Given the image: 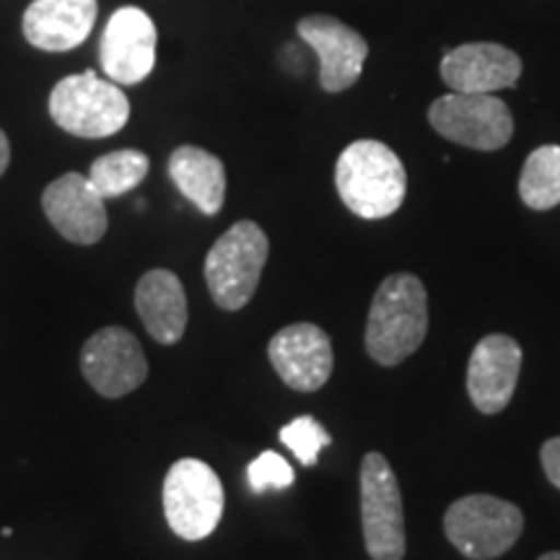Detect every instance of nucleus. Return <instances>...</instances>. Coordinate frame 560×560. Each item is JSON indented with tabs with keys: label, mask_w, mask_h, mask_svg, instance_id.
Instances as JSON below:
<instances>
[{
	"label": "nucleus",
	"mask_w": 560,
	"mask_h": 560,
	"mask_svg": "<svg viewBox=\"0 0 560 560\" xmlns=\"http://www.w3.org/2000/svg\"><path fill=\"white\" fill-rule=\"evenodd\" d=\"M429 332V293L412 272H395L374 293L366 322V353L382 366H400Z\"/></svg>",
	"instance_id": "1"
},
{
	"label": "nucleus",
	"mask_w": 560,
	"mask_h": 560,
	"mask_svg": "<svg viewBox=\"0 0 560 560\" xmlns=\"http://www.w3.org/2000/svg\"><path fill=\"white\" fill-rule=\"evenodd\" d=\"M335 185L350 213L376 221L400 210L408 192V172L389 145L380 140H355L340 153Z\"/></svg>",
	"instance_id": "2"
},
{
	"label": "nucleus",
	"mask_w": 560,
	"mask_h": 560,
	"mask_svg": "<svg viewBox=\"0 0 560 560\" xmlns=\"http://www.w3.org/2000/svg\"><path fill=\"white\" fill-rule=\"evenodd\" d=\"M270 255L268 234L255 221L234 223L206 257V283L215 304L240 312L255 296Z\"/></svg>",
	"instance_id": "3"
},
{
	"label": "nucleus",
	"mask_w": 560,
	"mask_h": 560,
	"mask_svg": "<svg viewBox=\"0 0 560 560\" xmlns=\"http://www.w3.org/2000/svg\"><path fill=\"white\" fill-rule=\"evenodd\" d=\"M50 115L60 130L79 138H109L130 120V102L115 81L94 70L62 79L50 94Z\"/></svg>",
	"instance_id": "4"
},
{
	"label": "nucleus",
	"mask_w": 560,
	"mask_h": 560,
	"mask_svg": "<svg viewBox=\"0 0 560 560\" xmlns=\"http://www.w3.org/2000/svg\"><path fill=\"white\" fill-rule=\"evenodd\" d=\"M166 524L182 540L198 542L215 532L223 516V486L202 459H177L164 478Z\"/></svg>",
	"instance_id": "5"
},
{
	"label": "nucleus",
	"mask_w": 560,
	"mask_h": 560,
	"mask_svg": "<svg viewBox=\"0 0 560 560\" xmlns=\"http://www.w3.org/2000/svg\"><path fill=\"white\" fill-rule=\"evenodd\" d=\"M450 542L470 560H493L514 548L524 532V514L495 495L472 493L454 501L444 516Z\"/></svg>",
	"instance_id": "6"
},
{
	"label": "nucleus",
	"mask_w": 560,
	"mask_h": 560,
	"mask_svg": "<svg viewBox=\"0 0 560 560\" xmlns=\"http://www.w3.org/2000/svg\"><path fill=\"white\" fill-rule=\"evenodd\" d=\"M361 522L371 560L405 558L408 540L400 482L380 452H369L361 462Z\"/></svg>",
	"instance_id": "7"
},
{
	"label": "nucleus",
	"mask_w": 560,
	"mask_h": 560,
	"mask_svg": "<svg viewBox=\"0 0 560 560\" xmlns=\"http://www.w3.org/2000/svg\"><path fill=\"white\" fill-rule=\"evenodd\" d=\"M429 122L441 138L472 151H499L514 136L509 104L493 94L439 96L429 107Z\"/></svg>",
	"instance_id": "8"
},
{
	"label": "nucleus",
	"mask_w": 560,
	"mask_h": 560,
	"mask_svg": "<svg viewBox=\"0 0 560 560\" xmlns=\"http://www.w3.org/2000/svg\"><path fill=\"white\" fill-rule=\"evenodd\" d=\"M81 371L102 397L130 395L149 376V361L136 335L125 327H104L81 350Z\"/></svg>",
	"instance_id": "9"
},
{
	"label": "nucleus",
	"mask_w": 560,
	"mask_h": 560,
	"mask_svg": "<svg viewBox=\"0 0 560 560\" xmlns=\"http://www.w3.org/2000/svg\"><path fill=\"white\" fill-rule=\"evenodd\" d=\"M156 24L143 9L125 5L112 13L100 45L102 70L107 79L122 86H136L149 79L156 66Z\"/></svg>",
	"instance_id": "10"
},
{
	"label": "nucleus",
	"mask_w": 560,
	"mask_h": 560,
	"mask_svg": "<svg viewBox=\"0 0 560 560\" xmlns=\"http://www.w3.org/2000/svg\"><path fill=\"white\" fill-rule=\"evenodd\" d=\"M268 359L280 380L296 392L322 389L335 369L330 335L312 322H296L276 332Z\"/></svg>",
	"instance_id": "11"
},
{
	"label": "nucleus",
	"mask_w": 560,
	"mask_h": 560,
	"mask_svg": "<svg viewBox=\"0 0 560 560\" xmlns=\"http://www.w3.org/2000/svg\"><path fill=\"white\" fill-rule=\"evenodd\" d=\"M299 37L317 52L319 83L330 94H340L361 79L369 58V42L335 16H306L296 26Z\"/></svg>",
	"instance_id": "12"
},
{
	"label": "nucleus",
	"mask_w": 560,
	"mask_h": 560,
	"mask_svg": "<svg viewBox=\"0 0 560 560\" xmlns=\"http://www.w3.org/2000/svg\"><path fill=\"white\" fill-rule=\"evenodd\" d=\"M42 208L62 240L81 244V247L96 244L107 234L109 221L104 198L96 192L86 174L68 172L52 185H47L42 195Z\"/></svg>",
	"instance_id": "13"
},
{
	"label": "nucleus",
	"mask_w": 560,
	"mask_h": 560,
	"mask_svg": "<svg viewBox=\"0 0 560 560\" xmlns=\"http://www.w3.org/2000/svg\"><path fill=\"white\" fill-rule=\"evenodd\" d=\"M522 371V346L509 335L493 332L475 346L467 366V395L486 416L506 410L514 400Z\"/></svg>",
	"instance_id": "14"
},
{
	"label": "nucleus",
	"mask_w": 560,
	"mask_h": 560,
	"mask_svg": "<svg viewBox=\"0 0 560 560\" xmlns=\"http://www.w3.org/2000/svg\"><path fill=\"white\" fill-rule=\"evenodd\" d=\"M441 79L459 94H495L522 79L520 55L493 42L459 45L441 60Z\"/></svg>",
	"instance_id": "15"
},
{
	"label": "nucleus",
	"mask_w": 560,
	"mask_h": 560,
	"mask_svg": "<svg viewBox=\"0 0 560 560\" xmlns=\"http://www.w3.org/2000/svg\"><path fill=\"white\" fill-rule=\"evenodd\" d=\"M96 0H34L24 13V37L45 52H68L89 39Z\"/></svg>",
	"instance_id": "16"
},
{
	"label": "nucleus",
	"mask_w": 560,
	"mask_h": 560,
	"mask_svg": "<svg viewBox=\"0 0 560 560\" xmlns=\"http://www.w3.org/2000/svg\"><path fill=\"white\" fill-rule=\"evenodd\" d=\"M136 312L161 346H174L187 330V296L172 270H149L136 285Z\"/></svg>",
	"instance_id": "17"
},
{
	"label": "nucleus",
	"mask_w": 560,
	"mask_h": 560,
	"mask_svg": "<svg viewBox=\"0 0 560 560\" xmlns=\"http://www.w3.org/2000/svg\"><path fill=\"white\" fill-rule=\"evenodd\" d=\"M170 177L174 187L200 213L215 215L226 200V166L219 156L198 145H179L170 156Z\"/></svg>",
	"instance_id": "18"
},
{
	"label": "nucleus",
	"mask_w": 560,
	"mask_h": 560,
	"mask_svg": "<svg viewBox=\"0 0 560 560\" xmlns=\"http://www.w3.org/2000/svg\"><path fill=\"white\" fill-rule=\"evenodd\" d=\"M520 198L532 210L560 206V145H540L524 161Z\"/></svg>",
	"instance_id": "19"
},
{
	"label": "nucleus",
	"mask_w": 560,
	"mask_h": 560,
	"mask_svg": "<svg viewBox=\"0 0 560 560\" xmlns=\"http://www.w3.org/2000/svg\"><path fill=\"white\" fill-rule=\"evenodd\" d=\"M151 161L143 151L136 149H122L112 151L107 156H100L91 164L86 177L91 185L96 187V192L107 198H120V195L136 190V187L149 177Z\"/></svg>",
	"instance_id": "20"
},
{
	"label": "nucleus",
	"mask_w": 560,
	"mask_h": 560,
	"mask_svg": "<svg viewBox=\"0 0 560 560\" xmlns=\"http://www.w3.org/2000/svg\"><path fill=\"white\" fill-rule=\"evenodd\" d=\"M280 441H283V444L289 446L293 454H296V459L301 462V465L312 467V465H317L319 452L325 450V446L332 444V436H330V431L319 423V420H314L312 416H301L280 429Z\"/></svg>",
	"instance_id": "21"
},
{
	"label": "nucleus",
	"mask_w": 560,
	"mask_h": 560,
	"mask_svg": "<svg viewBox=\"0 0 560 560\" xmlns=\"http://www.w3.org/2000/svg\"><path fill=\"white\" fill-rule=\"evenodd\" d=\"M247 480L249 488L255 495L268 493V490H285L293 486L296 475H293V467L280 457L278 452H262L252 465L247 467Z\"/></svg>",
	"instance_id": "22"
},
{
	"label": "nucleus",
	"mask_w": 560,
	"mask_h": 560,
	"mask_svg": "<svg viewBox=\"0 0 560 560\" xmlns=\"http://www.w3.org/2000/svg\"><path fill=\"white\" fill-rule=\"evenodd\" d=\"M540 462H542L545 475H548V480L560 490V436L545 441Z\"/></svg>",
	"instance_id": "23"
},
{
	"label": "nucleus",
	"mask_w": 560,
	"mask_h": 560,
	"mask_svg": "<svg viewBox=\"0 0 560 560\" xmlns=\"http://www.w3.org/2000/svg\"><path fill=\"white\" fill-rule=\"evenodd\" d=\"M9 161H11V143L9 138H5V132L0 130V177H3V172L9 170Z\"/></svg>",
	"instance_id": "24"
},
{
	"label": "nucleus",
	"mask_w": 560,
	"mask_h": 560,
	"mask_svg": "<svg viewBox=\"0 0 560 560\" xmlns=\"http://www.w3.org/2000/svg\"><path fill=\"white\" fill-rule=\"evenodd\" d=\"M540 560H560V550H556V552H545V556H542Z\"/></svg>",
	"instance_id": "25"
}]
</instances>
